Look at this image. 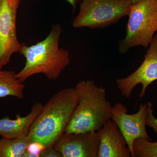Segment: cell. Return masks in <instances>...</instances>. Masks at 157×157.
<instances>
[{
  "instance_id": "6da1fadb",
  "label": "cell",
  "mask_w": 157,
  "mask_h": 157,
  "mask_svg": "<svg viewBox=\"0 0 157 157\" xmlns=\"http://www.w3.org/2000/svg\"><path fill=\"white\" fill-rule=\"evenodd\" d=\"M63 29L59 24L52 26L49 33L42 41L31 45L21 43L19 53L25 59L22 70L16 73L22 82L31 76L42 74L56 80L70 63V52L59 45Z\"/></svg>"
},
{
  "instance_id": "7a4b0ae2",
  "label": "cell",
  "mask_w": 157,
  "mask_h": 157,
  "mask_svg": "<svg viewBox=\"0 0 157 157\" xmlns=\"http://www.w3.org/2000/svg\"><path fill=\"white\" fill-rule=\"evenodd\" d=\"M78 101L75 87L63 89L53 95L31 127L28 135L30 142H38L45 148L53 145L64 133Z\"/></svg>"
},
{
  "instance_id": "3957f363",
  "label": "cell",
  "mask_w": 157,
  "mask_h": 157,
  "mask_svg": "<svg viewBox=\"0 0 157 157\" xmlns=\"http://www.w3.org/2000/svg\"><path fill=\"white\" fill-rule=\"evenodd\" d=\"M78 101L64 133L98 132L111 119L112 106L106 89L93 80L78 82L75 87Z\"/></svg>"
},
{
  "instance_id": "277c9868",
  "label": "cell",
  "mask_w": 157,
  "mask_h": 157,
  "mask_svg": "<svg viewBox=\"0 0 157 157\" xmlns=\"http://www.w3.org/2000/svg\"><path fill=\"white\" fill-rule=\"evenodd\" d=\"M125 38L118 41V51L127 53L137 46L147 48L157 32V0H143L132 5Z\"/></svg>"
},
{
  "instance_id": "5b68a950",
  "label": "cell",
  "mask_w": 157,
  "mask_h": 157,
  "mask_svg": "<svg viewBox=\"0 0 157 157\" xmlns=\"http://www.w3.org/2000/svg\"><path fill=\"white\" fill-rule=\"evenodd\" d=\"M132 5L129 0H82L72 25L76 29L107 27L128 16Z\"/></svg>"
},
{
  "instance_id": "8992f818",
  "label": "cell",
  "mask_w": 157,
  "mask_h": 157,
  "mask_svg": "<svg viewBox=\"0 0 157 157\" xmlns=\"http://www.w3.org/2000/svg\"><path fill=\"white\" fill-rule=\"evenodd\" d=\"M21 0H0V70L8 65L21 43L17 35V10Z\"/></svg>"
},
{
  "instance_id": "52a82bcc",
  "label": "cell",
  "mask_w": 157,
  "mask_h": 157,
  "mask_svg": "<svg viewBox=\"0 0 157 157\" xmlns=\"http://www.w3.org/2000/svg\"><path fill=\"white\" fill-rule=\"evenodd\" d=\"M128 112L127 107L121 102H118L112 106L111 119L123 135L133 157V145L136 139L143 138L152 141L146 128L147 104H140L136 113L128 114Z\"/></svg>"
},
{
  "instance_id": "ba28073f",
  "label": "cell",
  "mask_w": 157,
  "mask_h": 157,
  "mask_svg": "<svg viewBox=\"0 0 157 157\" xmlns=\"http://www.w3.org/2000/svg\"><path fill=\"white\" fill-rule=\"evenodd\" d=\"M149 46L140 67L127 77L117 79L118 89L124 98H131L134 89L141 84L142 88L139 97L143 98L149 85L157 80V34Z\"/></svg>"
},
{
  "instance_id": "9c48e42d",
  "label": "cell",
  "mask_w": 157,
  "mask_h": 157,
  "mask_svg": "<svg viewBox=\"0 0 157 157\" xmlns=\"http://www.w3.org/2000/svg\"><path fill=\"white\" fill-rule=\"evenodd\" d=\"M99 143L98 131L64 133L53 146L62 157H98Z\"/></svg>"
},
{
  "instance_id": "30bf717a",
  "label": "cell",
  "mask_w": 157,
  "mask_h": 157,
  "mask_svg": "<svg viewBox=\"0 0 157 157\" xmlns=\"http://www.w3.org/2000/svg\"><path fill=\"white\" fill-rule=\"evenodd\" d=\"M100 137L98 157H131L124 137L112 119L98 131Z\"/></svg>"
},
{
  "instance_id": "8fae6325",
  "label": "cell",
  "mask_w": 157,
  "mask_h": 157,
  "mask_svg": "<svg viewBox=\"0 0 157 157\" xmlns=\"http://www.w3.org/2000/svg\"><path fill=\"white\" fill-rule=\"evenodd\" d=\"M43 104L36 102L31 108V111L25 117L17 114L15 119L8 116L0 119V135L6 139H14L28 136L32 124L41 112Z\"/></svg>"
},
{
  "instance_id": "7c38bea8",
  "label": "cell",
  "mask_w": 157,
  "mask_h": 157,
  "mask_svg": "<svg viewBox=\"0 0 157 157\" xmlns=\"http://www.w3.org/2000/svg\"><path fill=\"white\" fill-rule=\"evenodd\" d=\"M16 75L13 70H0V98L9 96L20 99L24 98L25 86Z\"/></svg>"
},
{
  "instance_id": "4fadbf2b",
  "label": "cell",
  "mask_w": 157,
  "mask_h": 157,
  "mask_svg": "<svg viewBox=\"0 0 157 157\" xmlns=\"http://www.w3.org/2000/svg\"><path fill=\"white\" fill-rule=\"evenodd\" d=\"M30 143L28 136L11 139L0 138V157H22Z\"/></svg>"
},
{
  "instance_id": "5bb4252c",
  "label": "cell",
  "mask_w": 157,
  "mask_h": 157,
  "mask_svg": "<svg viewBox=\"0 0 157 157\" xmlns=\"http://www.w3.org/2000/svg\"><path fill=\"white\" fill-rule=\"evenodd\" d=\"M133 157H157V141L137 138L133 145Z\"/></svg>"
},
{
  "instance_id": "9a60e30c",
  "label": "cell",
  "mask_w": 157,
  "mask_h": 157,
  "mask_svg": "<svg viewBox=\"0 0 157 157\" xmlns=\"http://www.w3.org/2000/svg\"><path fill=\"white\" fill-rule=\"evenodd\" d=\"M45 147L38 142H30L22 157H39Z\"/></svg>"
},
{
  "instance_id": "2e32d148",
  "label": "cell",
  "mask_w": 157,
  "mask_h": 157,
  "mask_svg": "<svg viewBox=\"0 0 157 157\" xmlns=\"http://www.w3.org/2000/svg\"><path fill=\"white\" fill-rule=\"evenodd\" d=\"M147 117L146 125L152 128L154 132L157 135V118L155 117L153 114L154 110L152 108L151 103H147Z\"/></svg>"
},
{
  "instance_id": "e0dca14e",
  "label": "cell",
  "mask_w": 157,
  "mask_h": 157,
  "mask_svg": "<svg viewBox=\"0 0 157 157\" xmlns=\"http://www.w3.org/2000/svg\"><path fill=\"white\" fill-rule=\"evenodd\" d=\"M41 157H62L59 152L55 148L53 145L45 148L41 152Z\"/></svg>"
},
{
  "instance_id": "ac0fdd59",
  "label": "cell",
  "mask_w": 157,
  "mask_h": 157,
  "mask_svg": "<svg viewBox=\"0 0 157 157\" xmlns=\"http://www.w3.org/2000/svg\"><path fill=\"white\" fill-rule=\"evenodd\" d=\"M65 1L67 2L72 6L73 9V13H74L76 10V4L77 3L79 2L78 0H65Z\"/></svg>"
},
{
  "instance_id": "d6986e66",
  "label": "cell",
  "mask_w": 157,
  "mask_h": 157,
  "mask_svg": "<svg viewBox=\"0 0 157 157\" xmlns=\"http://www.w3.org/2000/svg\"><path fill=\"white\" fill-rule=\"evenodd\" d=\"M129 1L131 2L132 5H135V4H137V3L141 2V1H143V0H129Z\"/></svg>"
},
{
  "instance_id": "ffe728a7",
  "label": "cell",
  "mask_w": 157,
  "mask_h": 157,
  "mask_svg": "<svg viewBox=\"0 0 157 157\" xmlns=\"http://www.w3.org/2000/svg\"><path fill=\"white\" fill-rule=\"evenodd\" d=\"M82 0H78V2H82Z\"/></svg>"
}]
</instances>
